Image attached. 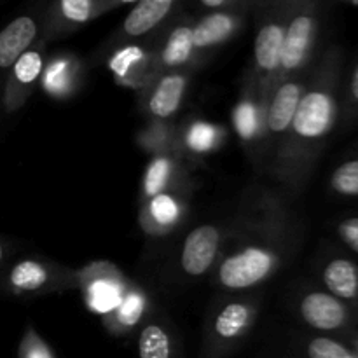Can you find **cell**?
<instances>
[{
	"mask_svg": "<svg viewBox=\"0 0 358 358\" xmlns=\"http://www.w3.org/2000/svg\"><path fill=\"white\" fill-rule=\"evenodd\" d=\"M343 52L331 48L311 73L283 147V171L304 180L341 117Z\"/></svg>",
	"mask_w": 358,
	"mask_h": 358,
	"instance_id": "1",
	"label": "cell"
},
{
	"mask_svg": "<svg viewBox=\"0 0 358 358\" xmlns=\"http://www.w3.org/2000/svg\"><path fill=\"white\" fill-rule=\"evenodd\" d=\"M320 31V10L317 3H301L297 13L289 14L283 38L280 69L273 87L303 72L313 56Z\"/></svg>",
	"mask_w": 358,
	"mask_h": 358,
	"instance_id": "2",
	"label": "cell"
},
{
	"mask_svg": "<svg viewBox=\"0 0 358 358\" xmlns=\"http://www.w3.org/2000/svg\"><path fill=\"white\" fill-rule=\"evenodd\" d=\"M299 310L304 322L317 331L339 332L358 327L357 315L345 303L322 290L306 294L301 301Z\"/></svg>",
	"mask_w": 358,
	"mask_h": 358,
	"instance_id": "3",
	"label": "cell"
},
{
	"mask_svg": "<svg viewBox=\"0 0 358 358\" xmlns=\"http://www.w3.org/2000/svg\"><path fill=\"white\" fill-rule=\"evenodd\" d=\"M275 264L276 257L266 248H247L222 262L219 271L220 283L227 289H248L268 278Z\"/></svg>",
	"mask_w": 358,
	"mask_h": 358,
	"instance_id": "4",
	"label": "cell"
},
{
	"mask_svg": "<svg viewBox=\"0 0 358 358\" xmlns=\"http://www.w3.org/2000/svg\"><path fill=\"white\" fill-rule=\"evenodd\" d=\"M287 21H289V16H285V14H283V17H271L264 24H261L257 37H255V66H257V73L262 83L261 86L264 87L266 96H268V91L273 87V83H275L276 73H278L280 69Z\"/></svg>",
	"mask_w": 358,
	"mask_h": 358,
	"instance_id": "5",
	"label": "cell"
},
{
	"mask_svg": "<svg viewBox=\"0 0 358 358\" xmlns=\"http://www.w3.org/2000/svg\"><path fill=\"white\" fill-rule=\"evenodd\" d=\"M42 69H44V44L30 48L10 66L3 90V107L7 112L17 110L27 101L41 77Z\"/></svg>",
	"mask_w": 358,
	"mask_h": 358,
	"instance_id": "6",
	"label": "cell"
},
{
	"mask_svg": "<svg viewBox=\"0 0 358 358\" xmlns=\"http://www.w3.org/2000/svg\"><path fill=\"white\" fill-rule=\"evenodd\" d=\"M308 86V80L303 76H296L287 79L285 83L275 87L271 94V100L266 105V128L273 135L289 131L292 124L294 114L297 110L301 96Z\"/></svg>",
	"mask_w": 358,
	"mask_h": 358,
	"instance_id": "7",
	"label": "cell"
},
{
	"mask_svg": "<svg viewBox=\"0 0 358 358\" xmlns=\"http://www.w3.org/2000/svg\"><path fill=\"white\" fill-rule=\"evenodd\" d=\"M220 233L212 224H203L187 234L180 264L189 276L205 275L219 252Z\"/></svg>",
	"mask_w": 358,
	"mask_h": 358,
	"instance_id": "8",
	"label": "cell"
},
{
	"mask_svg": "<svg viewBox=\"0 0 358 358\" xmlns=\"http://www.w3.org/2000/svg\"><path fill=\"white\" fill-rule=\"evenodd\" d=\"M327 292L345 303L358 318V262L345 255H334L322 269Z\"/></svg>",
	"mask_w": 358,
	"mask_h": 358,
	"instance_id": "9",
	"label": "cell"
},
{
	"mask_svg": "<svg viewBox=\"0 0 358 358\" xmlns=\"http://www.w3.org/2000/svg\"><path fill=\"white\" fill-rule=\"evenodd\" d=\"M38 34L37 21L31 16H20L10 21L0 31V70H10V66L28 51Z\"/></svg>",
	"mask_w": 358,
	"mask_h": 358,
	"instance_id": "10",
	"label": "cell"
},
{
	"mask_svg": "<svg viewBox=\"0 0 358 358\" xmlns=\"http://www.w3.org/2000/svg\"><path fill=\"white\" fill-rule=\"evenodd\" d=\"M173 0H143L131 9L122 23V30L129 37H140L159 24L173 9Z\"/></svg>",
	"mask_w": 358,
	"mask_h": 358,
	"instance_id": "11",
	"label": "cell"
},
{
	"mask_svg": "<svg viewBox=\"0 0 358 358\" xmlns=\"http://www.w3.org/2000/svg\"><path fill=\"white\" fill-rule=\"evenodd\" d=\"M238 21L229 13H212L192 28V48L206 49L227 41L236 31Z\"/></svg>",
	"mask_w": 358,
	"mask_h": 358,
	"instance_id": "12",
	"label": "cell"
},
{
	"mask_svg": "<svg viewBox=\"0 0 358 358\" xmlns=\"http://www.w3.org/2000/svg\"><path fill=\"white\" fill-rule=\"evenodd\" d=\"M187 79L182 73H168L154 87L149 100V110L156 117H170L178 110L184 98Z\"/></svg>",
	"mask_w": 358,
	"mask_h": 358,
	"instance_id": "13",
	"label": "cell"
},
{
	"mask_svg": "<svg viewBox=\"0 0 358 358\" xmlns=\"http://www.w3.org/2000/svg\"><path fill=\"white\" fill-rule=\"evenodd\" d=\"M194 48H192V28L187 24H178L173 28L166 38V44L157 56L159 69H177L191 59Z\"/></svg>",
	"mask_w": 358,
	"mask_h": 358,
	"instance_id": "14",
	"label": "cell"
},
{
	"mask_svg": "<svg viewBox=\"0 0 358 358\" xmlns=\"http://www.w3.org/2000/svg\"><path fill=\"white\" fill-rule=\"evenodd\" d=\"M49 282V271L37 261H21L10 269L7 285L13 292H37Z\"/></svg>",
	"mask_w": 358,
	"mask_h": 358,
	"instance_id": "15",
	"label": "cell"
},
{
	"mask_svg": "<svg viewBox=\"0 0 358 358\" xmlns=\"http://www.w3.org/2000/svg\"><path fill=\"white\" fill-rule=\"evenodd\" d=\"M252 310L248 304L233 303L224 308L215 320V334L222 341H233L243 334L250 324Z\"/></svg>",
	"mask_w": 358,
	"mask_h": 358,
	"instance_id": "16",
	"label": "cell"
},
{
	"mask_svg": "<svg viewBox=\"0 0 358 358\" xmlns=\"http://www.w3.org/2000/svg\"><path fill=\"white\" fill-rule=\"evenodd\" d=\"M119 3L98 2V0H63L59 2V14L63 20L73 24H83L101 16L107 9L117 7Z\"/></svg>",
	"mask_w": 358,
	"mask_h": 358,
	"instance_id": "17",
	"label": "cell"
},
{
	"mask_svg": "<svg viewBox=\"0 0 358 358\" xmlns=\"http://www.w3.org/2000/svg\"><path fill=\"white\" fill-rule=\"evenodd\" d=\"M331 187L343 198H358V150L336 166L331 175Z\"/></svg>",
	"mask_w": 358,
	"mask_h": 358,
	"instance_id": "18",
	"label": "cell"
},
{
	"mask_svg": "<svg viewBox=\"0 0 358 358\" xmlns=\"http://www.w3.org/2000/svg\"><path fill=\"white\" fill-rule=\"evenodd\" d=\"M140 358H171V343L166 331L159 325L150 324L140 334Z\"/></svg>",
	"mask_w": 358,
	"mask_h": 358,
	"instance_id": "19",
	"label": "cell"
},
{
	"mask_svg": "<svg viewBox=\"0 0 358 358\" xmlns=\"http://www.w3.org/2000/svg\"><path fill=\"white\" fill-rule=\"evenodd\" d=\"M341 117L346 128L358 126V58L350 70L345 90L341 91Z\"/></svg>",
	"mask_w": 358,
	"mask_h": 358,
	"instance_id": "20",
	"label": "cell"
},
{
	"mask_svg": "<svg viewBox=\"0 0 358 358\" xmlns=\"http://www.w3.org/2000/svg\"><path fill=\"white\" fill-rule=\"evenodd\" d=\"M308 358H358V352L338 339L318 336L308 343Z\"/></svg>",
	"mask_w": 358,
	"mask_h": 358,
	"instance_id": "21",
	"label": "cell"
},
{
	"mask_svg": "<svg viewBox=\"0 0 358 358\" xmlns=\"http://www.w3.org/2000/svg\"><path fill=\"white\" fill-rule=\"evenodd\" d=\"M171 171V163L166 157H157L150 163L149 170L145 175V194L149 198H156L161 194V191L164 189V185L168 184V178H170Z\"/></svg>",
	"mask_w": 358,
	"mask_h": 358,
	"instance_id": "22",
	"label": "cell"
},
{
	"mask_svg": "<svg viewBox=\"0 0 358 358\" xmlns=\"http://www.w3.org/2000/svg\"><path fill=\"white\" fill-rule=\"evenodd\" d=\"M17 358H55L51 348L45 345L44 339L37 336L34 329H28L20 343V352Z\"/></svg>",
	"mask_w": 358,
	"mask_h": 358,
	"instance_id": "23",
	"label": "cell"
},
{
	"mask_svg": "<svg viewBox=\"0 0 358 358\" xmlns=\"http://www.w3.org/2000/svg\"><path fill=\"white\" fill-rule=\"evenodd\" d=\"M338 236L353 254L358 255V215H350L336 224Z\"/></svg>",
	"mask_w": 358,
	"mask_h": 358,
	"instance_id": "24",
	"label": "cell"
},
{
	"mask_svg": "<svg viewBox=\"0 0 358 358\" xmlns=\"http://www.w3.org/2000/svg\"><path fill=\"white\" fill-rule=\"evenodd\" d=\"M189 145L198 152H205L215 142V129L210 124H194L189 131Z\"/></svg>",
	"mask_w": 358,
	"mask_h": 358,
	"instance_id": "25",
	"label": "cell"
},
{
	"mask_svg": "<svg viewBox=\"0 0 358 358\" xmlns=\"http://www.w3.org/2000/svg\"><path fill=\"white\" fill-rule=\"evenodd\" d=\"M255 119H257V112L254 110L252 103H248V101L241 103L236 110V126L241 136H245V138L252 136L255 129Z\"/></svg>",
	"mask_w": 358,
	"mask_h": 358,
	"instance_id": "26",
	"label": "cell"
},
{
	"mask_svg": "<svg viewBox=\"0 0 358 358\" xmlns=\"http://www.w3.org/2000/svg\"><path fill=\"white\" fill-rule=\"evenodd\" d=\"M152 215L159 224H170L177 215V206L168 196H156L152 201Z\"/></svg>",
	"mask_w": 358,
	"mask_h": 358,
	"instance_id": "27",
	"label": "cell"
},
{
	"mask_svg": "<svg viewBox=\"0 0 358 358\" xmlns=\"http://www.w3.org/2000/svg\"><path fill=\"white\" fill-rule=\"evenodd\" d=\"M140 311H142V303H140L138 297H128L124 306L121 308V320H124L126 324H133V322L138 320Z\"/></svg>",
	"mask_w": 358,
	"mask_h": 358,
	"instance_id": "28",
	"label": "cell"
},
{
	"mask_svg": "<svg viewBox=\"0 0 358 358\" xmlns=\"http://www.w3.org/2000/svg\"><path fill=\"white\" fill-rule=\"evenodd\" d=\"M2 259H3V247L2 243H0V262H2Z\"/></svg>",
	"mask_w": 358,
	"mask_h": 358,
	"instance_id": "29",
	"label": "cell"
}]
</instances>
